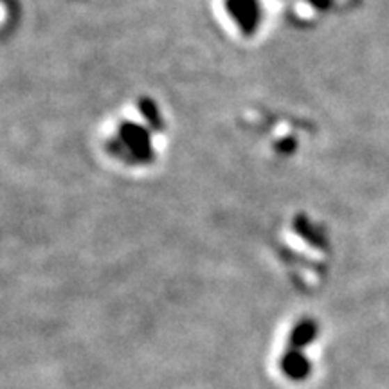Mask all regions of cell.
Masks as SVG:
<instances>
[{
    "label": "cell",
    "mask_w": 389,
    "mask_h": 389,
    "mask_svg": "<svg viewBox=\"0 0 389 389\" xmlns=\"http://www.w3.org/2000/svg\"><path fill=\"white\" fill-rule=\"evenodd\" d=\"M171 141V125L161 101L146 94L122 101L100 122L96 148L112 170L146 175L159 170Z\"/></svg>",
    "instance_id": "6da1fadb"
},
{
    "label": "cell",
    "mask_w": 389,
    "mask_h": 389,
    "mask_svg": "<svg viewBox=\"0 0 389 389\" xmlns=\"http://www.w3.org/2000/svg\"><path fill=\"white\" fill-rule=\"evenodd\" d=\"M280 367L283 375L294 382L306 381L312 373V364L308 360L303 350H294V348H287L283 355H281Z\"/></svg>",
    "instance_id": "7a4b0ae2"
},
{
    "label": "cell",
    "mask_w": 389,
    "mask_h": 389,
    "mask_svg": "<svg viewBox=\"0 0 389 389\" xmlns=\"http://www.w3.org/2000/svg\"><path fill=\"white\" fill-rule=\"evenodd\" d=\"M317 335H319V326H317L314 319H310V317L299 319L298 323L294 324L292 332H290L289 348L303 350L308 344H312L317 339Z\"/></svg>",
    "instance_id": "3957f363"
},
{
    "label": "cell",
    "mask_w": 389,
    "mask_h": 389,
    "mask_svg": "<svg viewBox=\"0 0 389 389\" xmlns=\"http://www.w3.org/2000/svg\"><path fill=\"white\" fill-rule=\"evenodd\" d=\"M18 18V8L15 0H0V35L13 31Z\"/></svg>",
    "instance_id": "277c9868"
}]
</instances>
